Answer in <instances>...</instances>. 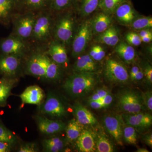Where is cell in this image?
Here are the masks:
<instances>
[{
    "label": "cell",
    "instance_id": "cell-6",
    "mask_svg": "<svg viewBox=\"0 0 152 152\" xmlns=\"http://www.w3.org/2000/svg\"><path fill=\"white\" fill-rule=\"evenodd\" d=\"M26 41L11 34L0 41V52L4 54L14 55L23 58L29 51Z\"/></svg>",
    "mask_w": 152,
    "mask_h": 152
},
{
    "label": "cell",
    "instance_id": "cell-37",
    "mask_svg": "<svg viewBox=\"0 0 152 152\" xmlns=\"http://www.w3.org/2000/svg\"><path fill=\"white\" fill-rule=\"evenodd\" d=\"M105 51L100 45H95L92 47L89 55L93 60L99 61L102 60L105 56Z\"/></svg>",
    "mask_w": 152,
    "mask_h": 152
},
{
    "label": "cell",
    "instance_id": "cell-25",
    "mask_svg": "<svg viewBox=\"0 0 152 152\" xmlns=\"http://www.w3.org/2000/svg\"><path fill=\"white\" fill-rule=\"evenodd\" d=\"M99 34L96 39L97 42L110 46H115L119 41L118 31L114 26H110L107 29Z\"/></svg>",
    "mask_w": 152,
    "mask_h": 152
},
{
    "label": "cell",
    "instance_id": "cell-5",
    "mask_svg": "<svg viewBox=\"0 0 152 152\" xmlns=\"http://www.w3.org/2000/svg\"><path fill=\"white\" fill-rule=\"evenodd\" d=\"M118 106L126 113H134L142 112L144 104L141 96L130 90H126L118 96Z\"/></svg>",
    "mask_w": 152,
    "mask_h": 152
},
{
    "label": "cell",
    "instance_id": "cell-9",
    "mask_svg": "<svg viewBox=\"0 0 152 152\" xmlns=\"http://www.w3.org/2000/svg\"><path fill=\"white\" fill-rule=\"evenodd\" d=\"M48 57L45 52L37 50L33 53L27 62V72L37 77L45 79Z\"/></svg>",
    "mask_w": 152,
    "mask_h": 152
},
{
    "label": "cell",
    "instance_id": "cell-16",
    "mask_svg": "<svg viewBox=\"0 0 152 152\" xmlns=\"http://www.w3.org/2000/svg\"><path fill=\"white\" fill-rule=\"evenodd\" d=\"M22 103L31 104L39 105L45 97L43 90L37 86L27 87L20 95Z\"/></svg>",
    "mask_w": 152,
    "mask_h": 152
},
{
    "label": "cell",
    "instance_id": "cell-36",
    "mask_svg": "<svg viewBox=\"0 0 152 152\" xmlns=\"http://www.w3.org/2000/svg\"><path fill=\"white\" fill-rule=\"evenodd\" d=\"M15 141V137L12 132L3 125L0 124V141L7 142L12 144Z\"/></svg>",
    "mask_w": 152,
    "mask_h": 152
},
{
    "label": "cell",
    "instance_id": "cell-10",
    "mask_svg": "<svg viewBox=\"0 0 152 152\" xmlns=\"http://www.w3.org/2000/svg\"><path fill=\"white\" fill-rule=\"evenodd\" d=\"M121 117L126 124L132 126L139 131L148 129L152 124L151 115L142 112L134 113H125Z\"/></svg>",
    "mask_w": 152,
    "mask_h": 152
},
{
    "label": "cell",
    "instance_id": "cell-19",
    "mask_svg": "<svg viewBox=\"0 0 152 152\" xmlns=\"http://www.w3.org/2000/svg\"><path fill=\"white\" fill-rule=\"evenodd\" d=\"M114 13L119 21L125 24L132 23L134 18L135 11L130 0H127L117 7Z\"/></svg>",
    "mask_w": 152,
    "mask_h": 152
},
{
    "label": "cell",
    "instance_id": "cell-30",
    "mask_svg": "<svg viewBox=\"0 0 152 152\" xmlns=\"http://www.w3.org/2000/svg\"><path fill=\"white\" fill-rule=\"evenodd\" d=\"M67 139L70 142L76 141L82 132L80 124L75 119H72L66 125L65 128Z\"/></svg>",
    "mask_w": 152,
    "mask_h": 152
},
{
    "label": "cell",
    "instance_id": "cell-29",
    "mask_svg": "<svg viewBox=\"0 0 152 152\" xmlns=\"http://www.w3.org/2000/svg\"><path fill=\"white\" fill-rule=\"evenodd\" d=\"M62 67L55 63L48 56L45 79L50 81L59 80L62 76Z\"/></svg>",
    "mask_w": 152,
    "mask_h": 152
},
{
    "label": "cell",
    "instance_id": "cell-32",
    "mask_svg": "<svg viewBox=\"0 0 152 152\" xmlns=\"http://www.w3.org/2000/svg\"><path fill=\"white\" fill-rule=\"evenodd\" d=\"M97 152H112L114 151V147L111 142L103 133H99L96 136V141Z\"/></svg>",
    "mask_w": 152,
    "mask_h": 152
},
{
    "label": "cell",
    "instance_id": "cell-11",
    "mask_svg": "<svg viewBox=\"0 0 152 152\" xmlns=\"http://www.w3.org/2000/svg\"><path fill=\"white\" fill-rule=\"evenodd\" d=\"M22 58L14 55H0V74L6 77H15L20 67Z\"/></svg>",
    "mask_w": 152,
    "mask_h": 152
},
{
    "label": "cell",
    "instance_id": "cell-50",
    "mask_svg": "<svg viewBox=\"0 0 152 152\" xmlns=\"http://www.w3.org/2000/svg\"><path fill=\"white\" fill-rule=\"evenodd\" d=\"M142 42L145 43H149L151 42L152 40V36H148V37H144L141 38Z\"/></svg>",
    "mask_w": 152,
    "mask_h": 152
},
{
    "label": "cell",
    "instance_id": "cell-46",
    "mask_svg": "<svg viewBox=\"0 0 152 152\" xmlns=\"http://www.w3.org/2000/svg\"><path fill=\"white\" fill-rule=\"evenodd\" d=\"M144 142L145 143L148 145L151 148L152 147V134L151 133H149L146 134L143 137Z\"/></svg>",
    "mask_w": 152,
    "mask_h": 152
},
{
    "label": "cell",
    "instance_id": "cell-48",
    "mask_svg": "<svg viewBox=\"0 0 152 152\" xmlns=\"http://www.w3.org/2000/svg\"><path fill=\"white\" fill-rule=\"evenodd\" d=\"M139 35L140 38H142L148 36H152V33L150 30L143 29L139 33Z\"/></svg>",
    "mask_w": 152,
    "mask_h": 152
},
{
    "label": "cell",
    "instance_id": "cell-2",
    "mask_svg": "<svg viewBox=\"0 0 152 152\" xmlns=\"http://www.w3.org/2000/svg\"><path fill=\"white\" fill-rule=\"evenodd\" d=\"M48 9L39 12L31 38L38 42H45L53 35L54 21Z\"/></svg>",
    "mask_w": 152,
    "mask_h": 152
},
{
    "label": "cell",
    "instance_id": "cell-13",
    "mask_svg": "<svg viewBox=\"0 0 152 152\" xmlns=\"http://www.w3.org/2000/svg\"><path fill=\"white\" fill-rule=\"evenodd\" d=\"M104 127L113 137L117 143L123 145L122 120L121 117L113 115H106L104 117Z\"/></svg>",
    "mask_w": 152,
    "mask_h": 152
},
{
    "label": "cell",
    "instance_id": "cell-26",
    "mask_svg": "<svg viewBox=\"0 0 152 152\" xmlns=\"http://www.w3.org/2000/svg\"><path fill=\"white\" fill-rule=\"evenodd\" d=\"M101 0H77L76 8L82 17L88 16L99 8Z\"/></svg>",
    "mask_w": 152,
    "mask_h": 152
},
{
    "label": "cell",
    "instance_id": "cell-42",
    "mask_svg": "<svg viewBox=\"0 0 152 152\" xmlns=\"http://www.w3.org/2000/svg\"><path fill=\"white\" fill-rule=\"evenodd\" d=\"M144 76H145L147 80L150 85L152 83V67L149 64H147L144 72Z\"/></svg>",
    "mask_w": 152,
    "mask_h": 152
},
{
    "label": "cell",
    "instance_id": "cell-24",
    "mask_svg": "<svg viewBox=\"0 0 152 152\" xmlns=\"http://www.w3.org/2000/svg\"><path fill=\"white\" fill-rule=\"evenodd\" d=\"M18 82L15 77H4L0 79V106L4 105L11 91Z\"/></svg>",
    "mask_w": 152,
    "mask_h": 152
},
{
    "label": "cell",
    "instance_id": "cell-41",
    "mask_svg": "<svg viewBox=\"0 0 152 152\" xmlns=\"http://www.w3.org/2000/svg\"><path fill=\"white\" fill-rule=\"evenodd\" d=\"M37 151L35 144L28 143L23 145L20 147L19 152H35Z\"/></svg>",
    "mask_w": 152,
    "mask_h": 152
},
{
    "label": "cell",
    "instance_id": "cell-33",
    "mask_svg": "<svg viewBox=\"0 0 152 152\" xmlns=\"http://www.w3.org/2000/svg\"><path fill=\"white\" fill-rule=\"evenodd\" d=\"M124 126L122 121L123 138L128 144L136 145L137 142V133L136 129L132 126L126 124L124 122Z\"/></svg>",
    "mask_w": 152,
    "mask_h": 152
},
{
    "label": "cell",
    "instance_id": "cell-14",
    "mask_svg": "<svg viewBox=\"0 0 152 152\" xmlns=\"http://www.w3.org/2000/svg\"><path fill=\"white\" fill-rule=\"evenodd\" d=\"M51 59L61 66H64L67 64V52L66 46L59 41L53 39L51 41L45 51Z\"/></svg>",
    "mask_w": 152,
    "mask_h": 152
},
{
    "label": "cell",
    "instance_id": "cell-3",
    "mask_svg": "<svg viewBox=\"0 0 152 152\" xmlns=\"http://www.w3.org/2000/svg\"><path fill=\"white\" fill-rule=\"evenodd\" d=\"M54 22L53 35L55 39L59 41L65 46L72 42L75 34V21L70 13H67Z\"/></svg>",
    "mask_w": 152,
    "mask_h": 152
},
{
    "label": "cell",
    "instance_id": "cell-49",
    "mask_svg": "<svg viewBox=\"0 0 152 152\" xmlns=\"http://www.w3.org/2000/svg\"><path fill=\"white\" fill-rule=\"evenodd\" d=\"M140 68L138 66H134L131 69L130 74L129 77L131 80L133 78L134 76L137 73V72L140 70Z\"/></svg>",
    "mask_w": 152,
    "mask_h": 152
},
{
    "label": "cell",
    "instance_id": "cell-12",
    "mask_svg": "<svg viewBox=\"0 0 152 152\" xmlns=\"http://www.w3.org/2000/svg\"><path fill=\"white\" fill-rule=\"evenodd\" d=\"M42 113L56 118L66 115V112L61 100L52 94H49L46 100L41 107Z\"/></svg>",
    "mask_w": 152,
    "mask_h": 152
},
{
    "label": "cell",
    "instance_id": "cell-31",
    "mask_svg": "<svg viewBox=\"0 0 152 152\" xmlns=\"http://www.w3.org/2000/svg\"><path fill=\"white\" fill-rule=\"evenodd\" d=\"M43 146L46 151L58 152L62 151L64 144L63 140L60 137H54L44 140Z\"/></svg>",
    "mask_w": 152,
    "mask_h": 152
},
{
    "label": "cell",
    "instance_id": "cell-17",
    "mask_svg": "<svg viewBox=\"0 0 152 152\" xmlns=\"http://www.w3.org/2000/svg\"><path fill=\"white\" fill-rule=\"evenodd\" d=\"M73 110L75 119L80 124L93 126L98 124L94 115L80 103H75L73 107Z\"/></svg>",
    "mask_w": 152,
    "mask_h": 152
},
{
    "label": "cell",
    "instance_id": "cell-35",
    "mask_svg": "<svg viewBox=\"0 0 152 152\" xmlns=\"http://www.w3.org/2000/svg\"><path fill=\"white\" fill-rule=\"evenodd\" d=\"M132 26L136 30H141L152 28V18L151 17H143L136 19L132 22Z\"/></svg>",
    "mask_w": 152,
    "mask_h": 152
},
{
    "label": "cell",
    "instance_id": "cell-15",
    "mask_svg": "<svg viewBox=\"0 0 152 152\" xmlns=\"http://www.w3.org/2000/svg\"><path fill=\"white\" fill-rule=\"evenodd\" d=\"M37 121L39 130L45 134H53L65 129L66 124L61 121H53L45 117L38 116Z\"/></svg>",
    "mask_w": 152,
    "mask_h": 152
},
{
    "label": "cell",
    "instance_id": "cell-47",
    "mask_svg": "<svg viewBox=\"0 0 152 152\" xmlns=\"http://www.w3.org/2000/svg\"><path fill=\"white\" fill-rule=\"evenodd\" d=\"M144 77V72L140 69L131 80L133 81H138L143 78Z\"/></svg>",
    "mask_w": 152,
    "mask_h": 152
},
{
    "label": "cell",
    "instance_id": "cell-27",
    "mask_svg": "<svg viewBox=\"0 0 152 152\" xmlns=\"http://www.w3.org/2000/svg\"><path fill=\"white\" fill-rule=\"evenodd\" d=\"M115 52L120 58L127 63H131L136 56L135 50L133 47L125 42L118 44L115 49Z\"/></svg>",
    "mask_w": 152,
    "mask_h": 152
},
{
    "label": "cell",
    "instance_id": "cell-34",
    "mask_svg": "<svg viewBox=\"0 0 152 152\" xmlns=\"http://www.w3.org/2000/svg\"><path fill=\"white\" fill-rule=\"evenodd\" d=\"M127 0H101L99 8L107 14L114 13L117 7Z\"/></svg>",
    "mask_w": 152,
    "mask_h": 152
},
{
    "label": "cell",
    "instance_id": "cell-21",
    "mask_svg": "<svg viewBox=\"0 0 152 152\" xmlns=\"http://www.w3.org/2000/svg\"><path fill=\"white\" fill-rule=\"evenodd\" d=\"M17 4L18 0H0V24L9 25L17 9Z\"/></svg>",
    "mask_w": 152,
    "mask_h": 152
},
{
    "label": "cell",
    "instance_id": "cell-39",
    "mask_svg": "<svg viewBox=\"0 0 152 152\" xmlns=\"http://www.w3.org/2000/svg\"><path fill=\"white\" fill-rule=\"evenodd\" d=\"M126 39L128 44L135 46L140 45L142 43L141 39L138 34L134 32L128 33L126 36Z\"/></svg>",
    "mask_w": 152,
    "mask_h": 152
},
{
    "label": "cell",
    "instance_id": "cell-40",
    "mask_svg": "<svg viewBox=\"0 0 152 152\" xmlns=\"http://www.w3.org/2000/svg\"><path fill=\"white\" fill-rule=\"evenodd\" d=\"M144 105L149 110H152V93L151 91H148L143 93L141 95Z\"/></svg>",
    "mask_w": 152,
    "mask_h": 152
},
{
    "label": "cell",
    "instance_id": "cell-7",
    "mask_svg": "<svg viewBox=\"0 0 152 152\" xmlns=\"http://www.w3.org/2000/svg\"><path fill=\"white\" fill-rule=\"evenodd\" d=\"M91 20L82 23L72 41V55L77 58L85 51L92 36Z\"/></svg>",
    "mask_w": 152,
    "mask_h": 152
},
{
    "label": "cell",
    "instance_id": "cell-18",
    "mask_svg": "<svg viewBox=\"0 0 152 152\" xmlns=\"http://www.w3.org/2000/svg\"><path fill=\"white\" fill-rule=\"evenodd\" d=\"M51 0H18L17 9L26 12H40L49 9Z\"/></svg>",
    "mask_w": 152,
    "mask_h": 152
},
{
    "label": "cell",
    "instance_id": "cell-38",
    "mask_svg": "<svg viewBox=\"0 0 152 152\" xmlns=\"http://www.w3.org/2000/svg\"><path fill=\"white\" fill-rule=\"evenodd\" d=\"M110 91L106 88H102L96 90L89 98L88 102L98 101L110 94Z\"/></svg>",
    "mask_w": 152,
    "mask_h": 152
},
{
    "label": "cell",
    "instance_id": "cell-28",
    "mask_svg": "<svg viewBox=\"0 0 152 152\" xmlns=\"http://www.w3.org/2000/svg\"><path fill=\"white\" fill-rule=\"evenodd\" d=\"M77 0H51L48 10L51 12H61L76 8Z\"/></svg>",
    "mask_w": 152,
    "mask_h": 152
},
{
    "label": "cell",
    "instance_id": "cell-45",
    "mask_svg": "<svg viewBox=\"0 0 152 152\" xmlns=\"http://www.w3.org/2000/svg\"><path fill=\"white\" fill-rule=\"evenodd\" d=\"M12 144L7 142L0 141V152H8L11 151Z\"/></svg>",
    "mask_w": 152,
    "mask_h": 152
},
{
    "label": "cell",
    "instance_id": "cell-20",
    "mask_svg": "<svg viewBox=\"0 0 152 152\" xmlns=\"http://www.w3.org/2000/svg\"><path fill=\"white\" fill-rule=\"evenodd\" d=\"M95 144V139L92 133L87 129L82 130L76 140L77 148L80 152H94Z\"/></svg>",
    "mask_w": 152,
    "mask_h": 152
},
{
    "label": "cell",
    "instance_id": "cell-23",
    "mask_svg": "<svg viewBox=\"0 0 152 152\" xmlns=\"http://www.w3.org/2000/svg\"><path fill=\"white\" fill-rule=\"evenodd\" d=\"M111 23V18L108 14L104 12L99 13L92 20H91L93 34L103 32L110 26Z\"/></svg>",
    "mask_w": 152,
    "mask_h": 152
},
{
    "label": "cell",
    "instance_id": "cell-43",
    "mask_svg": "<svg viewBox=\"0 0 152 152\" xmlns=\"http://www.w3.org/2000/svg\"><path fill=\"white\" fill-rule=\"evenodd\" d=\"M88 104L91 107L95 110H100L107 107L99 101H94L88 102Z\"/></svg>",
    "mask_w": 152,
    "mask_h": 152
},
{
    "label": "cell",
    "instance_id": "cell-44",
    "mask_svg": "<svg viewBox=\"0 0 152 152\" xmlns=\"http://www.w3.org/2000/svg\"><path fill=\"white\" fill-rule=\"evenodd\" d=\"M98 101H100L102 103L108 107L113 102V96L110 93L106 95L103 98L101 99Z\"/></svg>",
    "mask_w": 152,
    "mask_h": 152
},
{
    "label": "cell",
    "instance_id": "cell-8",
    "mask_svg": "<svg viewBox=\"0 0 152 152\" xmlns=\"http://www.w3.org/2000/svg\"><path fill=\"white\" fill-rule=\"evenodd\" d=\"M104 75L109 81L116 83H126L129 79V75L126 67L113 59L106 61Z\"/></svg>",
    "mask_w": 152,
    "mask_h": 152
},
{
    "label": "cell",
    "instance_id": "cell-4",
    "mask_svg": "<svg viewBox=\"0 0 152 152\" xmlns=\"http://www.w3.org/2000/svg\"><path fill=\"white\" fill-rule=\"evenodd\" d=\"M34 12H26L16 14L12 17L13 30L12 34L26 41L31 38L35 22Z\"/></svg>",
    "mask_w": 152,
    "mask_h": 152
},
{
    "label": "cell",
    "instance_id": "cell-51",
    "mask_svg": "<svg viewBox=\"0 0 152 152\" xmlns=\"http://www.w3.org/2000/svg\"><path fill=\"white\" fill-rule=\"evenodd\" d=\"M137 152H149L145 148H140L138 149L137 151H136Z\"/></svg>",
    "mask_w": 152,
    "mask_h": 152
},
{
    "label": "cell",
    "instance_id": "cell-1",
    "mask_svg": "<svg viewBox=\"0 0 152 152\" xmlns=\"http://www.w3.org/2000/svg\"><path fill=\"white\" fill-rule=\"evenodd\" d=\"M98 81L96 72H74L66 79L63 88L71 96L80 97L91 91Z\"/></svg>",
    "mask_w": 152,
    "mask_h": 152
},
{
    "label": "cell",
    "instance_id": "cell-22",
    "mask_svg": "<svg viewBox=\"0 0 152 152\" xmlns=\"http://www.w3.org/2000/svg\"><path fill=\"white\" fill-rule=\"evenodd\" d=\"M73 66L74 72H96L98 65L96 61L93 60L88 54L80 56Z\"/></svg>",
    "mask_w": 152,
    "mask_h": 152
}]
</instances>
